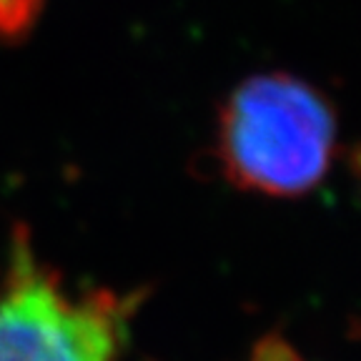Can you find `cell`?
<instances>
[{
	"mask_svg": "<svg viewBox=\"0 0 361 361\" xmlns=\"http://www.w3.org/2000/svg\"><path fill=\"white\" fill-rule=\"evenodd\" d=\"M336 113L322 90L288 73L243 80L219 116V161L233 186L269 198L314 191L336 156Z\"/></svg>",
	"mask_w": 361,
	"mask_h": 361,
	"instance_id": "cell-1",
	"label": "cell"
},
{
	"mask_svg": "<svg viewBox=\"0 0 361 361\" xmlns=\"http://www.w3.org/2000/svg\"><path fill=\"white\" fill-rule=\"evenodd\" d=\"M123 314L106 293L78 296L16 238L0 274V361H118Z\"/></svg>",
	"mask_w": 361,
	"mask_h": 361,
	"instance_id": "cell-2",
	"label": "cell"
}]
</instances>
